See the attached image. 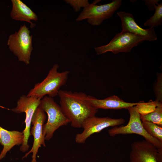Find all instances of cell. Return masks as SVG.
Wrapping results in <instances>:
<instances>
[{"label": "cell", "instance_id": "1", "mask_svg": "<svg viewBox=\"0 0 162 162\" xmlns=\"http://www.w3.org/2000/svg\"><path fill=\"white\" fill-rule=\"evenodd\" d=\"M58 95L60 106L73 127L82 128L84 122L98 111L86 100L87 94L83 92L60 90Z\"/></svg>", "mask_w": 162, "mask_h": 162}, {"label": "cell", "instance_id": "2", "mask_svg": "<svg viewBox=\"0 0 162 162\" xmlns=\"http://www.w3.org/2000/svg\"><path fill=\"white\" fill-rule=\"evenodd\" d=\"M59 68L58 64H54L46 77L41 82L36 84L27 95L41 98L46 95L52 98L58 95L60 88L66 83L69 74L68 70L58 72Z\"/></svg>", "mask_w": 162, "mask_h": 162}, {"label": "cell", "instance_id": "3", "mask_svg": "<svg viewBox=\"0 0 162 162\" xmlns=\"http://www.w3.org/2000/svg\"><path fill=\"white\" fill-rule=\"evenodd\" d=\"M48 116L46 122L43 127V134L46 140H49L54 132L60 127L70 123L63 111L60 106L53 98L45 96L41 100L39 106Z\"/></svg>", "mask_w": 162, "mask_h": 162}, {"label": "cell", "instance_id": "4", "mask_svg": "<svg viewBox=\"0 0 162 162\" xmlns=\"http://www.w3.org/2000/svg\"><path fill=\"white\" fill-rule=\"evenodd\" d=\"M130 117L128 124L125 126H116L108 130L109 135L114 137L117 135L134 134L144 138L145 140L157 148H162V142L150 136L144 129L140 119V115L136 106L127 109Z\"/></svg>", "mask_w": 162, "mask_h": 162}, {"label": "cell", "instance_id": "5", "mask_svg": "<svg viewBox=\"0 0 162 162\" xmlns=\"http://www.w3.org/2000/svg\"><path fill=\"white\" fill-rule=\"evenodd\" d=\"M32 35L25 25L21 26L17 32L10 34L7 45L10 50L17 58L19 61L26 64L30 63L31 56L33 48Z\"/></svg>", "mask_w": 162, "mask_h": 162}, {"label": "cell", "instance_id": "6", "mask_svg": "<svg viewBox=\"0 0 162 162\" xmlns=\"http://www.w3.org/2000/svg\"><path fill=\"white\" fill-rule=\"evenodd\" d=\"M100 0H94L83 8L76 19V21L87 19L88 23L93 26H98L103 21L110 18L121 6V0H113L110 3L98 5Z\"/></svg>", "mask_w": 162, "mask_h": 162}, {"label": "cell", "instance_id": "7", "mask_svg": "<svg viewBox=\"0 0 162 162\" xmlns=\"http://www.w3.org/2000/svg\"><path fill=\"white\" fill-rule=\"evenodd\" d=\"M145 40L148 41V40L146 37L122 30L116 34L107 44L95 47L94 49L98 55L110 52L114 54L129 52L134 47Z\"/></svg>", "mask_w": 162, "mask_h": 162}, {"label": "cell", "instance_id": "8", "mask_svg": "<svg viewBox=\"0 0 162 162\" xmlns=\"http://www.w3.org/2000/svg\"><path fill=\"white\" fill-rule=\"evenodd\" d=\"M42 99L35 96H28L22 95L17 100L16 107L10 110L16 113L24 112L26 114L24 122L25 127L22 131L24 135L23 141L20 148V151L22 152H25L28 150L29 146L28 140L31 135L30 131L32 119Z\"/></svg>", "mask_w": 162, "mask_h": 162}, {"label": "cell", "instance_id": "9", "mask_svg": "<svg viewBox=\"0 0 162 162\" xmlns=\"http://www.w3.org/2000/svg\"><path fill=\"white\" fill-rule=\"evenodd\" d=\"M125 122L123 118H113L106 117H100L94 116L86 120L82 124V132L76 134L75 140L78 143H84L88 138L95 133L100 132L109 127L119 126Z\"/></svg>", "mask_w": 162, "mask_h": 162}, {"label": "cell", "instance_id": "10", "mask_svg": "<svg viewBox=\"0 0 162 162\" xmlns=\"http://www.w3.org/2000/svg\"><path fill=\"white\" fill-rule=\"evenodd\" d=\"M46 118L45 112L39 106L36 110L32 120L33 125L30 129L31 135L34 138V142L31 149L22 158V159L26 158L31 153H32L31 162H37L36 155L39 148L41 145L45 147V137L43 134V127Z\"/></svg>", "mask_w": 162, "mask_h": 162}, {"label": "cell", "instance_id": "11", "mask_svg": "<svg viewBox=\"0 0 162 162\" xmlns=\"http://www.w3.org/2000/svg\"><path fill=\"white\" fill-rule=\"evenodd\" d=\"M157 148L145 140L135 141L131 145L130 162H158Z\"/></svg>", "mask_w": 162, "mask_h": 162}, {"label": "cell", "instance_id": "12", "mask_svg": "<svg viewBox=\"0 0 162 162\" xmlns=\"http://www.w3.org/2000/svg\"><path fill=\"white\" fill-rule=\"evenodd\" d=\"M117 14L121 20L122 30L146 37L149 41L157 40V37L154 28L144 29L140 27L135 22L133 15L130 13L121 11L117 12Z\"/></svg>", "mask_w": 162, "mask_h": 162}, {"label": "cell", "instance_id": "13", "mask_svg": "<svg viewBox=\"0 0 162 162\" xmlns=\"http://www.w3.org/2000/svg\"><path fill=\"white\" fill-rule=\"evenodd\" d=\"M86 100L93 107L97 109L119 110L127 109L136 106L137 103H129L124 101L119 97L114 95L103 99H99L92 96L87 95Z\"/></svg>", "mask_w": 162, "mask_h": 162}, {"label": "cell", "instance_id": "14", "mask_svg": "<svg viewBox=\"0 0 162 162\" xmlns=\"http://www.w3.org/2000/svg\"><path fill=\"white\" fill-rule=\"evenodd\" d=\"M23 139L22 132L8 130L0 126V144L3 146L0 153V161L14 146L22 145Z\"/></svg>", "mask_w": 162, "mask_h": 162}, {"label": "cell", "instance_id": "15", "mask_svg": "<svg viewBox=\"0 0 162 162\" xmlns=\"http://www.w3.org/2000/svg\"><path fill=\"white\" fill-rule=\"evenodd\" d=\"M12 9L10 15L11 18L17 21H24L31 24V28L35 26L32 21H37L38 16L32 9L20 0H11Z\"/></svg>", "mask_w": 162, "mask_h": 162}, {"label": "cell", "instance_id": "16", "mask_svg": "<svg viewBox=\"0 0 162 162\" xmlns=\"http://www.w3.org/2000/svg\"><path fill=\"white\" fill-rule=\"evenodd\" d=\"M155 12L144 23L145 26L152 28L157 27L162 24V3L158 4L155 6Z\"/></svg>", "mask_w": 162, "mask_h": 162}, {"label": "cell", "instance_id": "17", "mask_svg": "<svg viewBox=\"0 0 162 162\" xmlns=\"http://www.w3.org/2000/svg\"><path fill=\"white\" fill-rule=\"evenodd\" d=\"M161 105L162 103L150 100L147 102L141 101L136 106L140 115H145L152 112L157 106Z\"/></svg>", "mask_w": 162, "mask_h": 162}, {"label": "cell", "instance_id": "18", "mask_svg": "<svg viewBox=\"0 0 162 162\" xmlns=\"http://www.w3.org/2000/svg\"><path fill=\"white\" fill-rule=\"evenodd\" d=\"M142 122L148 121L162 127V105L157 106L154 111L145 115H141Z\"/></svg>", "mask_w": 162, "mask_h": 162}, {"label": "cell", "instance_id": "19", "mask_svg": "<svg viewBox=\"0 0 162 162\" xmlns=\"http://www.w3.org/2000/svg\"><path fill=\"white\" fill-rule=\"evenodd\" d=\"M143 126L150 136L162 142V127L148 121H142Z\"/></svg>", "mask_w": 162, "mask_h": 162}, {"label": "cell", "instance_id": "20", "mask_svg": "<svg viewBox=\"0 0 162 162\" xmlns=\"http://www.w3.org/2000/svg\"><path fill=\"white\" fill-rule=\"evenodd\" d=\"M64 1L72 6L76 12L79 11L81 8H86L90 4L88 0H65Z\"/></svg>", "mask_w": 162, "mask_h": 162}, {"label": "cell", "instance_id": "21", "mask_svg": "<svg viewBox=\"0 0 162 162\" xmlns=\"http://www.w3.org/2000/svg\"><path fill=\"white\" fill-rule=\"evenodd\" d=\"M156 100L162 103V75L159 73L154 89Z\"/></svg>", "mask_w": 162, "mask_h": 162}, {"label": "cell", "instance_id": "22", "mask_svg": "<svg viewBox=\"0 0 162 162\" xmlns=\"http://www.w3.org/2000/svg\"><path fill=\"white\" fill-rule=\"evenodd\" d=\"M146 4L150 10L155 9V6L159 4V0H144Z\"/></svg>", "mask_w": 162, "mask_h": 162}, {"label": "cell", "instance_id": "23", "mask_svg": "<svg viewBox=\"0 0 162 162\" xmlns=\"http://www.w3.org/2000/svg\"><path fill=\"white\" fill-rule=\"evenodd\" d=\"M157 159L158 162H162V148H157Z\"/></svg>", "mask_w": 162, "mask_h": 162}]
</instances>
